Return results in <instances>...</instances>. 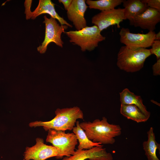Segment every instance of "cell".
Here are the masks:
<instances>
[{
    "instance_id": "17",
    "label": "cell",
    "mask_w": 160,
    "mask_h": 160,
    "mask_svg": "<svg viewBox=\"0 0 160 160\" xmlns=\"http://www.w3.org/2000/svg\"><path fill=\"white\" fill-rule=\"evenodd\" d=\"M120 112L122 115L127 119L137 123L145 122L149 118L134 105L121 104Z\"/></svg>"
},
{
    "instance_id": "2",
    "label": "cell",
    "mask_w": 160,
    "mask_h": 160,
    "mask_svg": "<svg viewBox=\"0 0 160 160\" xmlns=\"http://www.w3.org/2000/svg\"><path fill=\"white\" fill-rule=\"evenodd\" d=\"M55 117L50 121H36L30 123L29 126L34 127L42 126L45 131L50 129L63 131H71L75 126L77 119L84 118L82 111L77 106L57 108L55 111Z\"/></svg>"
},
{
    "instance_id": "23",
    "label": "cell",
    "mask_w": 160,
    "mask_h": 160,
    "mask_svg": "<svg viewBox=\"0 0 160 160\" xmlns=\"http://www.w3.org/2000/svg\"><path fill=\"white\" fill-rule=\"evenodd\" d=\"M72 0H59L60 3H62L64 6L65 10L67 11L70 5Z\"/></svg>"
},
{
    "instance_id": "5",
    "label": "cell",
    "mask_w": 160,
    "mask_h": 160,
    "mask_svg": "<svg viewBox=\"0 0 160 160\" xmlns=\"http://www.w3.org/2000/svg\"><path fill=\"white\" fill-rule=\"evenodd\" d=\"M46 141L52 144L58 152L57 159H60L64 156L69 157L73 155L78 140L73 133L65 132V131L49 129Z\"/></svg>"
},
{
    "instance_id": "8",
    "label": "cell",
    "mask_w": 160,
    "mask_h": 160,
    "mask_svg": "<svg viewBox=\"0 0 160 160\" xmlns=\"http://www.w3.org/2000/svg\"><path fill=\"white\" fill-rule=\"evenodd\" d=\"M32 2L31 0H25V13L26 14L27 20L30 18L34 20L41 15L48 14L51 17L57 19L61 25H66L71 28L73 27L71 25L68 23L63 17L60 16L56 12L55 4L51 0H39L37 7L33 12H31L30 10Z\"/></svg>"
},
{
    "instance_id": "7",
    "label": "cell",
    "mask_w": 160,
    "mask_h": 160,
    "mask_svg": "<svg viewBox=\"0 0 160 160\" xmlns=\"http://www.w3.org/2000/svg\"><path fill=\"white\" fill-rule=\"evenodd\" d=\"M156 34L154 31L145 34L132 33L129 28H122L119 33L120 42L125 46L145 48L151 46L155 40Z\"/></svg>"
},
{
    "instance_id": "14",
    "label": "cell",
    "mask_w": 160,
    "mask_h": 160,
    "mask_svg": "<svg viewBox=\"0 0 160 160\" xmlns=\"http://www.w3.org/2000/svg\"><path fill=\"white\" fill-rule=\"evenodd\" d=\"M124 14L125 19H128L130 25H134L136 17L143 12L148 7L140 0H124Z\"/></svg>"
},
{
    "instance_id": "22",
    "label": "cell",
    "mask_w": 160,
    "mask_h": 160,
    "mask_svg": "<svg viewBox=\"0 0 160 160\" xmlns=\"http://www.w3.org/2000/svg\"><path fill=\"white\" fill-rule=\"evenodd\" d=\"M152 69L154 75H160V59L157 60V62L153 65Z\"/></svg>"
},
{
    "instance_id": "21",
    "label": "cell",
    "mask_w": 160,
    "mask_h": 160,
    "mask_svg": "<svg viewBox=\"0 0 160 160\" xmlns=\"http://www.w3.org/2000/svg\"><path fill=\"white\" fill-rule=\"evenodd\" d=\"M141 1L146 3L148 6L160 12V0H142Z\"/></svg>"
},
{
    "instance_id": "11",
    "label": "cell",
    "mask_w": 160,
    "mask_h": 160,
    "mask_svg": "<svg viewBox=\"0 0 160 160\" xmlns=\"http://www.w3.org/2000/svg\"><path fill=\"white\" fill-rule=\"evenodd\" d=\"M88 7L85 0H72L67 10L68 19L73 23L76 31L87 26L84 15Z\"/></svg>"
},
{
    "instance_id": "4",
    "label": "cell",
    "mask_w": 160,
    "mask_h": 160,
    "mask_svg": "<svg viewBox=\"0 0 160 160\" xmlns=\"http://www.w3.org/2000/svg\"><path fill=\"white\" fill-rule=\"evenodd\" d=\"M96 25L87 26L79 31L65 32L69 38V41L81 47L82 52L92 51L98 46V43L104 40L105 37Z\"/></svg>"
},
{
    "instance_id": "15",
    "label": "cell",
    "mask_w": 160,
    "mask_h": 160,
    "mask_svg": "<svg viewBox=\"0 0 160 160\" xmlns=\"http://www.w3.org/2000/svg\"><path fill=\"white\" fill-rule=\"evenodd\" d=\"M119 94L121 104L136 106L144 114L149 118L150 113L147 111L145 106L143 105L140 96L135 95L127 88L124 89Z\"/></svg>"
},
{
    "instance_id": "1",
    "label": "cell",
    "mask_w": 160,
    "mask_h": 160,
    "mask_svg": "<svg viewBox=\"0 0 160 160\" xmlns=\"http://www.w3.org/2000/svg\"><path fill=\"white\" fill-rule=\"evenodd\" d=\"M79 125L90 140L101 144H113L115 142L114 138L121 133L120 126L109 124L105 117L101 120L97 119L92 122L80 123Z\"/></svg>"
},
{
    "instance_id": "18",
    "label": "cell",
    "mask_w": 160,
    "mask_h": 160,
    "mask_svg": "<svg viewBox=\"0 0 160 160\" xmlns=\"http://www.w3.org/2000/svg\"><path fill=\"white\" fill-rule=\"evenodd\" d=\"M79 123V121H76V126L72 129L73 132L76 135L79 143L77 149L88 150L95 146L101 145L100 143L94 142L90 140L88 138L84 131L80 126Z\"/></svg>"
},
{
    "instance_id": "10",
    "label": "cell",
    "mask_w": 160,
    "mask_h": 160,
    "mask_svg": "<svg viewBox=\"0 0 160 160\" xmlns=\"http://www.w3.org/2000/svg\"><path fill=\"white\" fill-rule=\"evenodd\" d=\"M36 144L31 147H27L23 155V160H45L59 156L57 150L53 146L44 143L43 139L37 138Z\"/></svg>"
},
{
    "instance_id": "16",
    "label": "cell",
    "mask_w": 160,
    "mask_h": 160,
    "mask_svg": "<svg viewBox=\"0 0 160 160\" xmlns=\"http://www.w3.org/2000/svg\"><path fill=\"white\" fill-rule=\"evenodd\" d=\"M153 127L147 132V140L143 143V149L148 160H159L156 155L157 149L160 150V145L156 141Z\"/></svg>"
},
{
    "instance_id": "24",
    "label": "cell",
    "mask_w": 160,
    "mask_h": 160,
    "mask_svg": "<svg viewBox=\"0 0 160 160\" xmlns=\"http://www.w3.org/2000/svg\"><path fill=\"white\" fill-rule=\"evenodd\" d=\"M155 40H160V32L159 31L155 35Z\"/></svg>"
},
{
    "instance_id": "9",
    "label": "cell",
    "mask_w": 160,
    "mask_h": 160,
    "mask_svg": "<svg viewBox=\"0 0 160 160\" xmlns=\"http://www.w3.org/2000/svg\"><path fill=\"white\" fill-rule=\"evenodd\" d=\"M124 9L119 8L101 11L92 18V23L101 31L110 26L116 25L118 28L120 23L125 20Z\"/></svg>"
},
{
    "instance_id": "3",
    "label": "cell",
    "mask_w": 160,
    "mask_h": 160,
    "mask_svg": "<svg viewBox=\"0 0 160 160\" xmlns=\"http://www.w3.org/2000/svg\"><path fill=\"white\" fill-rule=\"evenodd\" d=\"M151 55L150 49L122 46L118 54L117 65L127 72H136L143 67L145 60Z\"/></svg>"
},
{
    "instance_id": "20",
    "label": "cell",
    "mask_w": 160,
    "mask_h": 160,
    "mask_svg": "<svg viewBox=\"0 0 160 160\" xmlns=\"http://www.w3.org/2000/svg\"><path fill=\"white\" fill-rule=\"evenodd\" d=\"M150 49L151 54L155 55L158 60L160 59V40H154Z\"/></svg>"
},
{
    "instance_id": "13",
    "label": "cell",
    "mask_w": 160,
    "mask_h": 160,
    "mask_svg": "<svg viewBox=\"0 0 160 160\" xmlns=\"http://www.w3.org/2000/svg\"><path fill=\"white\" fill-rule=\"evenodd\" d=\"M160 22V12L148 7L143 12L137 16L134 26L149 31H153L156 24Z\"/></svg>"
},
{
    "instance_id": "19",
    "label": "cell",
    "mask_w": 160,
    "mask_h": 160,
    "mask_svg": "<svg viewBox=\"0 0 160 160\" xmlns=\"http://www.w3.org/2000/svg\"><path fill=\"white\" fill-rule=\"evenodd\" d=\"M123 0H99L86 1V3L90 9L100 10L101 11L113 9L122 3Z\"/></svg>"
},
{
    "instance_id": "6",
    "label": "cell",
    "mask_w": 160,
    "mask_h": 160,
    "mask_svg": "<svg viewBox=\"0 0 160 160\" xmlns=\"http://www.w3.org/2000/svg\"><path fill=\"white\" fill-rule=\"evenodd\" d=\"M43 23L45 24V32L44 40L41 45L37 47V51L41 54L46 52L48 44L51 42L55 43L57 46L63 47L64 42L62 40L61 36L68 26L66 25H60L56 19L51 17L48 18L44 16Z\"/></svg>"
},
{
    "instance_id": "12",
    "label": "cell",
    "mask_w": 160,
    "mask_h": 160,
    "mask_svg": "<svg viewBox=\"0 0 160 160\" xmlns=\"http://www.w3.org/2000/svg\"><path fill=\"white\" fill-rule=\"evenodd\" d=\"M102 145L88 150H76L70 156H65L62 160H113L112 154L108 152Z\"/></svg>"
}]
</instances>
